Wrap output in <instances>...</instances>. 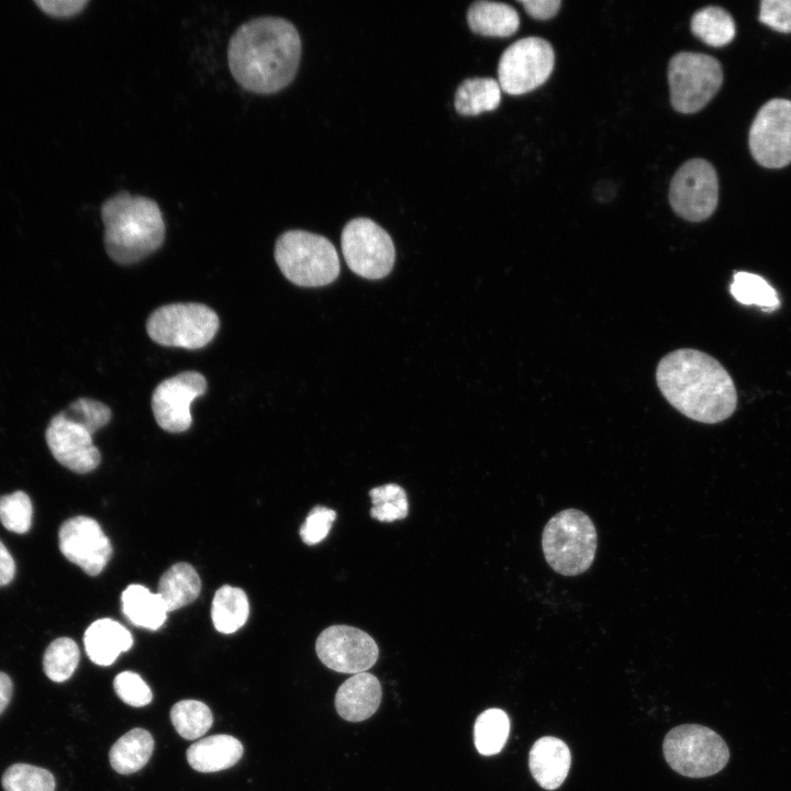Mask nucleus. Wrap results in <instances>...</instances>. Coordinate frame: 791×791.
<instances>
[{
  "mask_svg": "<svg viewBox=\"0 0 791 791\" xmlns=\"http://www.w3.org/2000/svg\"><path fill=\"white\" fill-rule=\"evenodd\" d=\"M300 57L301 38L296 26L278 16L243 23L227 47L232 76L255 93H274L287 87L297 74Z\"/></svg>",
  "mask_w": 791,
  "mask_h": 791,
  "instance_id": "nucleus-1",
  "label": "nucleus"
},
{
  "mask_svg": "<svg viewBox=\"0 0 791 791\" xmlns=\"http://www.w3.org/2000/svg\"><path fill=\"white\" fill-rule=\"evenodd\" d=\"M501 102V88L493 78L475 77L465 79L455 92L454 104L461 115H478L492 111Z\"/></svg>",
  "mask_w": 791,
  "mask_h": 791,
  "instance_id": "nucleus-25",
  "label": "nucleus"
},
{
  "mask_svg": "<svg viewBox=\"0 0 791 791\" xmlns=\"http://www.w3.org/2000/svg\"><path fill=\"white\" fill-rule=\"evenodd\" d=\"M372 508L370 515L380 522H393L408 515L409 503L402 487L387 483L369 491Z\"/></svg>",
  "mask_w": 791,
  "mask_h": 791,
  "instance_id": "nucleus-33",
  "label": "nucleus"
},
{
  "mask_svg": "<svg viewBox=\"0 0 791 791\" xmlns=\"http://www.w3.org/2000/svg\"><path fill=\"white\" fill-rule=\"evenodd\" d=\"M170 720L178 734L186 739L200 738L213 724L210 708L196 700L175 703L170 710Z\"/></svg>",
  "mask_w": 791,
  "mask_h": 791,
  "instance_id": "nucleus-30",
  "label": "nucleus"
},
{
  "mask_svg": "<svg viewBox=\"0 0 791 791\" xmlns=\"http://www.w3.org/2000/svg\"><path fill=\"white\" fill-rule=\"evenodd\" d=\"M116 695L126 704L141 708L151 703L152 690L143 678L133 671H123L113 680Z\"/></svg>",
  "mask_w": 791,
  "mask_h": 791,
  "instance_id": "nucleus-36",
  "label": "nucleus"
},
{
  "mask_svg": "<svg viewBox=\"0 0 791 791\" xmlns=\"http://www.w3.org/2000/svg\"><path fill=\"white\" fill-rule=\"evenodd\" d=\"M15 575V562L7 547L0 541V587L12 581Z\"/></svg>",
  "mask_w": 791,
  "mask_h": 791,
  "instance_id": "nucleus-41",
  "label": "nucleus"
},
{
  "mask_svg": "<svg viewBox=\"0 0 791 791\" xmlns=\"http://www.w3.org/2000/svg\"><path fill=\"white\" fill-rule=\"evenodd\" d=\"M220 326L218 314L201 303H172L156 309L147 319L148 336L157 344L199 349L208 345Z\"/></svg>",
  "mask_w": 791,
  "mask_h": 791,
  "instance_id": "nucleus-7",
  "label": "nucleus"
},
{
  "mask_svg": "<svg viewBox=\"0 0 791 791\" xmlns=\"http://www.w3.org/2000/svg\"><path fill=\"white\" fill-rule=\"evenodd\" d=\"M470 30L477 34L492 37H506L514 34L520 26L516 10L502 2L476 1L467 12Z\"/></svg>",
  "mask_w": 791,
  "mask_h": 791,
  "instance_id": "nucleus-21",
  "label": "nucleus"
},
{
  "mask_svg": "<svg viewBox=\"0 0 791 791\" xmlns=\"http://www.w3.org/2000/svg\"><path fill=\"white\" fill-rule=\"evenodd\" d=\"M729 291L736 301L745 305L755 304L766 311L780 307L776 290L762 277L753 272H735Z\"/></svg>",
  "mask_w": 791,
  "mask_h": 791,
  "instance_id": "nucleus-29",
  "label": "nucleus"
},
{
  "mask_svg": "<svg viewBox=\"0 0 791 791\" xmlns=\"http://www.w3.org/2000/svg\"><path fill=\"white\" fill-rule=\"evenodd\" d=\"M201 589L200 577L187 562L172 565L160 578L158 594L171 612L193 602Z\"/></svg>",
  "mask_w": 791,
  "mask_h": 791,
  "instance_id": "nucleus-24",
  "label": "nucleus"
},
{
  "mask_svg": "<svg viewBox=\"0 0 791 791\" xmlns=\"http://www.w3.org/2000/svg\"><path fill=\"white\" fill-rule=\"evenodd\" d=\"M68 416L83 423L93 434L111 420L110 408L90 398H79L64 411Z\"/></svg>",
  "mask_w": 791,
  "mask_h": 791,
  "instance_id": "nucleus-35",
  "label": "nucleus"
},
{
  "mask_svg": "<svg viewBox=\"0 0 791 791\" xmlns=\"http://www.w3.org/2000/svg\"><path fill=\"white\" fill-rule=\"evenodd\" d=\"M13 692V684L11 678L0 671V714L8 706Z\"/></svg>",
  "mask_w": 791,
  "mask_h": 791,
  "instance_id": "nucleus-42",
  "label": "nucleus"
},
{
  "mask_svg": "<svg viewBox=\"0 0 791 791\" xmlns=\"http://www.w3.org/2000/svg\"><path fill=\"white\" fill-rule=\"evenodd\" d=\"M4 791H54L55 779L51 771L29 764L10 766L1 778Z\"/></svg>",
  "mask_w": 791,
  "mask_h": 791,
  "instance_id": "nucleus-32",
  "label": "nucleus"
},
{
  "mask_svg": "<svg viewBox=\"0 0 791 791\" xmlns=\"http://www.w3.org/2000/svg\"><path fill=\"white\" fill-rule=\"evenodd\" d=\"M92 435L83 423L64 411L53 416L45 432L53 457L77 474L90 472L100 464L101 455L92 442Z\"/></svg>",
  "mask_w": 791,
  "mask_h": 791,
  "instance_id": "nucleus-15",
  "label": "nucleus"
},
{
  "mask_svg": "<svg viewBox=\"0 0 791 791\" xmlns=\"http://www.w3.org/2000/svg\"><path fill=\"white\" fill-rule=\"evenodd\" d=\"M691 31L705 44L721 47L729 44L736 27L732 15L720 7H705L698 10L691 19Z\"/></svg>",
  "mask_w": 791,
  "mask_h": 791,
  "instance_id": "nucleus-27",
  "label": "nucleus"
},
{
  "mask_svg": "<svg viewBox=\"0 0 791 791\" xmlns=\"http://www.w3.org/2000/svg\"><path fill=\"white\" fill-rule=\"evenodd\" d=\"M662 754L673 771L688 778L716 775L725 768L731 756L723 737L700 724L671 728L664 738Z\"/></svg>",
  "mask_w": 791,
  "mask_h": 791,
  "instance_id": "nucleus-6",
  "label": "nucleus"
},
{
  "mask_svg": "<svg viewBox=\"0 0 791 791\" xmlns=\"http://www.w3.org/2000/svg\"><path fill=\"white\" fill-rule=\"evenodd\" d=\"M341 245L347 266L363 278L381 279L393 267V242L390 235L370 219L350 220L343 229Z\"/></svg>",
  "mask_w": 791,
  "mask_h": 791,
  "instance_id": "nucleus-9",
  "label": "nucleus"
},
{
  "mask_svg": "<svg viewBox=\"0 0 791 791\" xmlns=\"http://www.w3.org/2000/svg\"><path fill=\"white\" fill-rule=\"evenodd\" d=\"M33 506L23 491L0 497V521L10 532L24 534L32 525Z\"/></svg>",
  "mask_w": 791,
  "mask_h": 791,
  "instance_id": "nucleus-34",
  "label": "nucleus"
},
{
  "mask_svg": "<svg viewBox=\"0 0 791 791\" xmlns=\"http://www.w3.org/2000/svg\"><path fill=\"white\" fill-rule=\"evenodd\" d=\"M83 645L92 662L109 666L121 653L127 651L133 646V637L119 622L100 619L86 630Z\"/></svg>",
  "mask_w": 791,
  "mask_h": 791,
  "instance_id": "nucleus-19",
  "label": "nucleus"
},
{
  "mask_svg": "<svg viewBox=\"0 0 791 791\" xmlns=\"http://www.w3.org/2000/svg\"><path fill=\"white\" fill-rule=\"evenodd\" d=\"M45 13L53 16H71L88 4L87 0H36L34 1Z\"/></svg>",
  "mask_w": 791,
  "mask_h": 791,
  "instance_id": "nucleus-39",
  "label": "nucleus"
},
{
  "mask_svg": "<svg viewBox=\"0 0 791 791\" xmlns=\"http://www.w3.org/2000/svg\"><path fill=\"white\" fill-rule=\"evenodd\" d=\"M555 64L552 45L544 38L530 36L511 44L501 55L498 82L501 90L517 96L542 86Z\"/></svg>",
  "mask_w": 791,
  "mask_h": 791,
  "instance_id": "nucleus-10",
  "label": "nucleus"
},
{
  "mask_svg": "<svg viewBox=\"0 0 791 791\" xmlns=\"http://www.w3.org/2000/svg\"><path fill=\"white\" fill-rule=\"evenodd\" d=\"M382 690L377 677L360 672L348 678L337 690L335 708L349 722L369 718L379 708Z\"/></svg>",
  "mask_w": 791,
  "mask_h": 791,
  "instance_id": "nucleus-18",
  "label": "nucleus"
},
{
  "mask_svg": "<svg viewBox=\"0 0 791 791\" xmlns=\"http://www.w3.org/2000/svg\"><path fill=\"white\" fill-rule=\"evenodd\" d=\"M510 734V718L500 709H488L477 717L474 726L475 746L479 754L492 756L502 750Z\"/></svg>",
  "mask_w": 791,
  "mask_h": 791,
  "instance_id": "nucleus-28",
  "label": "nucleus"
},
{
  "mask_svg": "<svg viewBox=\"0 0 791 791\" xmlns=\"http://www.w3.org/2000/svg\"><path fill=\"white\" fill-rule=\"evenodd\" d=\"M666 400L687 417L714 424L728 419L737 406V391L727 370L712 356L692 348L666 355L656 370Z\"/></svg>",
  "mask_w": 791,
  "mask_h": 791,
  "instance_id": "nucleus-2",
  "label": "nucleus"
},
{
  "mask_svg": "<svg viewBox=\"0 0 791 791\" xmlns=\"http://www.w3.org/2000/svg\"><path fill=\"white\" fill-rule=\"evenodd\" d=\"M248 614V599L242 589L226 584L216 590L211 616L218 632L223 634L236 632L246 623Z\"/></svg>",
  "mask_w": 791,
  "mask_h": 791,
  "instance_id": "nucleus-26",
  "label": "nucleus"
},
{
  "mask_svg": "<svg viewBox=\"0 0 791 791\" xmlns=\"http://www.w3.org/2000/svg\"><path fill=\"white\" fill-rule=\"evenodd\" d=\"M62 554L87 575H99L112 556V546L99 523L79 515L65 521L58 531Z\"/></svg>",
  "mask_w": 791,
  "mask_h": 791,
  "instance_id": "nucleus-16",
  "label": "nucleus"
},
{
  "mask_svg": "<svg viewBox=\"0 0 791 791\" xmlns=\"http://www.w3.org/2000/svg\"><path fill=\"white\" fill-rule=\"evenodd\" d=\"M122 612L134 625L156 631L167 619V608L158 593L141 584L129 586L121 595Z\"/></svg>",
  "mask_w": 791,
  "mask_h": 791,
  "instance_id": "nucleus-22",
  "label": "nucleus"
},
{
  "mask_svg": "<svg viewBox=\"0 0 791 791\" xmlns=\"http://www.w3.org/2000/svg\"><path fill=\"white\" fill-rule=\"evenodd\" d=\"M244 751L242 743L230 735L201 738L187 749L191 768L200 772H216L233 767Z\"/></svg>",
  "mask_w": 791,
  "mask_h": 791,
  "instance_id": "nucleus-20",
  "label": "nucleus"
},
{
  "mask_svg": "<svg viewBox=\"0 0 791 791\" xmlns=\"http://www.w3.org/2000/svg\"><path fill=\"white\" fill-rule=\"evenodd\" d=\"M754 159L766 168L791 163V101L772 99L756 114L748 137Z\"/></svg>",
  "mask_w": 791,
  "mask_h": 791,
  "instance_id": "nucleus-12",
  "label": "nucleus"
},
{
  "mask_svg": "<svg viewBox=\"0 0 791 791\" xmlns=\"http://www.w3.org/2000/svg\"><path fill=\"white\" fill-rule=\"evenodd\" d=\"M520 3L527 14L538 20L553 18L561 5L560 0H523Z\"/></svg>",
  "mask_w": 791,
  "mask_h": 791,
  "instance_id": "nucleus-40",
  "label": "nucleus"
},
{
  "mask_svg": "<svg viewBox=\"0 0 791 791\" xmlns=\"http://www.w3.org/2000/svg\"><path fill=\"white\" fill-rule=\"evenodd\" d=\"M104 248L118 264H134L158 249L165 239L161 211L151 198L121 191L101 207Z\"/></svg>",
  "mask_w": 791,
  "mask_h": 791,
  "instance_id": "nucleus-3",
  "label": "nucleus"
},
{
  "mask_svg": "<svg viewBox=\"0 0 791 791\" xmlns=\"http://www.w3.org/2000/svg\"><path fill=\"white\" fill-rule=\"evenodd\" d=\"M668 83L672 108L680 113H694L704 108L720 90L723 71L710 55L680 52L668 64Z\"/></svg>",
  "mask_w": 791,
  "mask_h": 791,
  "instance_id": "nucleus-8",
  "label": "nucleus"
},
{
  "mask_svg": "<svg viewBox=\"0 0 791 791\" xmlns=\"http://www.w3.org/2000/svg\"><path fill=\"white\" fill-rule=\"evenodd\" d=\"M542 547L548 565L562 576H578L590 568L597 550V531L582 511L566 509L545 525Z\"/></svg>",
  "mask_w": 791,
  "mask_h": 791,
  "instance_id": "nucleus-5",
  "label": "nucleus"
},
{
  "mask_svg": "<svg viewBox=\"0 0 791 791\" xmlns=\"http://www.w3.org/2000/svg\"><path fill=\"white\" fill-rule=\"evenodd\" d=\"M759 21L777 32L791 33V0H762Z\"/></svg>",
  "mask_w": 791,
  "mask_h": 791,
  "instance_id": "nucleus-38",
  "label": "nucleus"
},
{
  "mask_svg": "<svg viewBox=\"0 0 791 791\" xmlns=\"http://www.w3.org/2000/svg\"><path fill=\"white\" fill-rule=\"evenodd\" d=\"M153 749L154 739L151 733L144 728H133L111 747L110 765L118 773H134L147 764Z\"/></svg>",
  "mask_w": 791,
  "mask_h": 791,
  "instance_id": "nucleus-23",
  "label": "nucleus"
},
{
  "mask_svg": "<svg viewBox=\"0 0 791 791\" xmlns=\"http://www.w3.org/2000/svg\"><path fill=\"white\" fill-rule=\"evenodd\" d=\"M571 765L567 744L554 736H543L531 747L528 768L535 781L545 790H556L565 781Z\"/></svg>",
  "mask_w": 791,
  "mask_h": 791,
  "instance_id": "nucleus-17",
  "label": "nucleus"
},
{
  "mask_svg": "<svg viewBox=\"0 0 791 791\" xmlns=\"http://www.w3.org/2000/svg\"><path fill=\"white\" fill-rule=\"evenodd\" d=\"M207 380L198 371H183L161 381L153 392L152 410L165 431L180 433L192 424L190 405L207 391Z\"/></svg>",
  "mask_w": 791,
  "mask_h": 791,
  "instance_id": "nucleus-14",
  "label": "nucleus"
},
{
  "mask_svg": "<svg viewBox=\"0 0 791 791\" xmlns=\"http://www.w3.org/2000/svg\"><path fill=\"white\" fill-rule=\"evenodd\" d=\"M315 650L327 668L354 675L371 668L379 655L378 645L369 634L348 625L325 628L316 638Z\"/></svg>",
  "mask_w": 791,
  "mask_h": 791,
  "instance_id": "nucleus-13",
  "label": "nucleus"
},
{
  "mask_svg": "<svg viewBox=\"0 0 791 791\" xmlns=\"http://www.w3.org/2000/svg\"><path fill=\"white\" fill-rule=\"evenodd\" d=\"M673 211L691 222L710 218L718 201V179L714 167L705 159L692 158L675 172L669 188Z\"/></svg>",
  "mask_w": 791,
  "mask_h": 791,
  "instance_id": "nucleus-11",
  "label": "nucleus"
},
{
  "mask_svg": "<svg viewBox=\"0 0 791 791\" xmlns=\"http://www.w3.org/2000/svg\"><path fill=\"white\" fill-rule=\"evenodd\" d=\"M275 260L283 276L300 287H322L339 274V258L324 236L303 230L282 233L275 245Z\"/></svg>",
  "mask_w": 791,
  "mask_h": 791,
  "instance_id": "nucleus-4",
  "label": "nucleus"
},
{
  "mask_svg": "<svg viewBox=\"0 0 791 791\" xmlns=\"http://www.w3.org/2000/svg\"><path fill=\"white\" fill-rule=\"evenodd\" d=\"M336 512L325 506H314L300 528V536L307 545H315L322 542L328 534Z\"/></svg>",
  "mask_w": 791,
  "mask_h": 791,
  "instance_id": "nucleus-37",
  "label": "nucleus"
},
{
  "mask_svg": "<svg viewBox=\"0 0 791 791\" xmlns=\"http://www.w3.org/2000/svg\"><path fill=\"white\" fill-rule=\"evenodd\" d=\"M80 653L75 640L60 637L53 640L43 656L45 675L54 682H64L75 672Z\"/></svg>",
  "mask_w": 791,
  "mask_h": 791,
  "instance_id": "nucleus-31",
  "label": "nucleus"
}]
</instances>
